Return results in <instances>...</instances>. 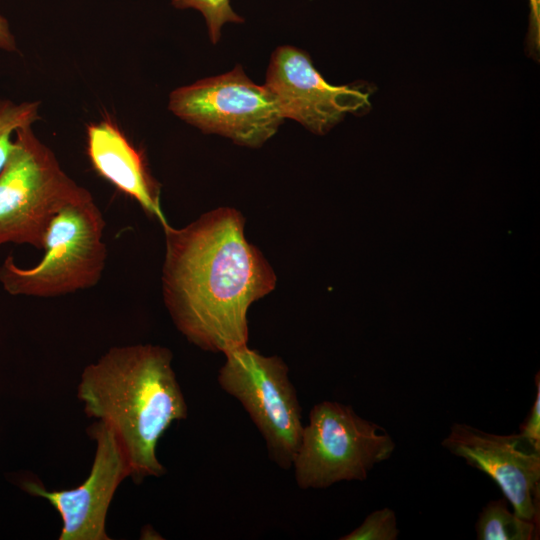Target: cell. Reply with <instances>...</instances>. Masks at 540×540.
<instances>
[{
    "label": "cell",
    "instance_id": "6da1fadb",
    "mask_svg": "<svg viewBox=\"0 0 540 540\" xmlns=\"http://www.w3.org/2000/svg\"><path fill=\"white\" fill-rule=\"evenodd\" d=\"M239 211L220 207L183 228L165 227L164 303L177 329L205 351L247 345L250 305L269 294L276 275L244 235Z\"/></svg>",
    "mask_w": 540,
    "mask_h": 540
},
{
    "label": "cell",
    "instance_id": "7a4b0ae2",
    "mask_svg": "<svg viewBox=\"0 0 540 540\" xmlns=\"http://www.w3.org/2000/svg\"><path fill=\"white\" fill-rule=\"evenodd\" d=\"M172 358L159 345L115 346L81 373L77 397L84 412L112 432L136 483L165 474L158 441L188 415Z\"/></svg>",
    "mask_w": 540,
    "mask_h": 540
},
{
    "label": "cell",
    "instance_id": "3957f363",
    "mask_svg": "<svg viewBox=\"0 0 540 540\" xmlns=\"http://www.w3.org/2000/svg\"><path fill=\"white\" fill-rule=\"evenodd\" d=\"M105 220L93 196L67 204L51 221L42 259L18 266L12 255L0 265V284L10 295L51 298L94 287L101 279L107 246Z\"/></svg>",
    "mask_w": 540,
    "mask_h": 540
},
{
    "label": "cell",
    "instance_id": "277c9868",
    "mask_svg": "<svg viewBox=\"0 0 540 540\" xmlns=\"http://www.w3.org/2000/svg\"><path fill=\"white\" fill-rule=\"evenodd\" d=\"M91 196L63 171L31 126L18 129L0 170V246L13 243L43 249L57 213Z\"/></svg>",
    "mask_w": 540,
    "mask_h": 540
},
{
    "label": "cell",
    "instance_id": "5b68a950",
    "mask_svg": "<svg viewBox=\"0 0 540 540\" xmlns=\"http://www.w3.org/2000/svg\"><path fill=\"white\" fill-rule=\"evenodd\" d=\"M395 449L378 424L359 416L351 406L322 401L303 426L292 466L301 489H324L341 481H363L371 469Z\"/></svg>",
    "mask_w": 540,
    "mask_h": 540
},
{
    "label": "cell",
    "instance_id": "8992f818",
    "mask_svg": "<svg viewBox=\"0 0 540 540\" xmlns=\"http://www.w3.org/2000/svg\"><path fill=\"white\" fill-rule=\"evenodd\" d=\"M224 355L220 387L242 404L261 433L269 458L289 469L304 425L287 365L280 357L262 355L247 345Z\"/></svg>",
    "mask_w": 540,
    "mask_h": 540
},
{
    "label": "cell",
    "instance_id": "52a82bcc",
    "mask_svg": "<svg viewBox=\"0 0 540 540\" xmlns=\"http://www.w3.org/2000/svg\"><path fill=\"white\" fill-rule=\"evenodd\" d=\"M168 107L203 132L248 147L261 146L285 119L274 95L252 82L240 66L174 90Z\"/></svg>",
    "mask_w": 540,
    "mask_h": 540
},
{
    "label": "cell",
    "instance_id": "ba28073f",
    "mask_svg": "<svg viewBox=\"0 0 540 540\" xmlns=\"http://www.w3.org/2000/svg\"><path fill=\"white\" fill-rule=\"evenodd\" d=\"M265 86L276 98L284 118L318 135L329 132L347 114H361L371 107L368 88L327 83L309 55L292 46H281L273 52Z\"/></svg>",
    "mask_w": 540,
    "mask_h": 540
},
{
    "label": "cell",
    "instance_id": "9c48e42d",
    "mask_svg": "<svg viewBox=\"0 0 540 540\" xmlns=\"http://www.w3.org/2000/svg\"><path fill=\"white\" fill-rule=\"evenodd\" d=\"M442 446L491 478L520 518L538 525L540 446L518 434L498 435L468 424L451 426Z\"/></svg>",
    "mask_w": 540,
    "mask_h": 540
},
{
    "label": "cell",
    "instance_id": "30bf717a",
    "mask_svg": "<svg viewBox=\"0 0 540 540\" xmlns=\"http://www.w3.org/2000/svg\"><path fill=\"white\" fill-rule=\"evenodd\" d=\"M96 443L90 473L84 482L69 490L48 491L36 482L24 488L45 498L60 514L59 540H110L106 532L109 506L120 483L129 477V469L112 432L96 421L88 428Z\"/></svg>",
    "mask_w": 540,
    "mask_h": 540
},
{
    "label": "cell",
    "instance_id": "8fae6325",
    "mask_svg": "<svg viewBox=\"0 0 540 540\" xmlns=\"http://www.w3.org/2000/svg\"><path fill=\"white\" fill-rule=\"evenodd\" d=\"M87 153L99 175L134 199L163 229L169 225L161 209L159 184L115 124L104 120L87 127Z\"/></svg>",
    "mask_w": 540,
    "mask_h": 540
},
{
    "label": "cell",
    "instance_id": "7c38bea8",
    "mask_svg": "<svg viewBox=\"0 0 540 540\" xmlns=\"http://www.w3.org/2000/svg\"><path fill=\"white\" fill-rule=\"evenodd\" d=\"M537 528L535 523L509 511L504 499L488 502L476 524L479 540H531Z\"/></svg>",
    "mask_w": 540,
    "mask_h": 540
},
{
    "label": "cell",
    "instance_id": "4fadbf2b",
    "mask_svg": "<svg viewBox=\"0 0 540 540\" xmlns=\"http://www.w3.org/2000/svg\"><path fill=\"white\" fill-rule=\"evenodd\" d=\"M40 102L15 103L0 99V170L13 147L15 132L39 119Z\"/></svg>",
    "mask_w": 540,
    "mask_h": 540
},
{
    "label": "cell",
    "instance_id": "5bb4252c",
    "mask_svg": "<svg viewBox=\"0 0 540 540\" xmlns=\"http://www.w3.org/2000/svg\"><path fill=\"white\" fill-rule=\"evenodd\" d=\"M172 5L178 9L192 8L201 12L213 44L219 40L221 28L225 23L244 21L232 9L230 0H172Z\"/></svg>",
    "mask_w": 540,
    "mask_h": 540
},
{
    "label": "cell",
    "instance_id": "9a60e30c",
    "mask_svg": "<svg viewBox=\"0 0 540 540\" xmlns=\"http://www.w3.org/2000/svg\"><path fill=\"white\" fill-rule=\"evenodd\" d=\"M399 530L393 510L383 508L370 513L363 523L341 540H395Z\"/></svg>",
    "mask_w": 540,
    "mask_h": 540
},
{
    "label": "cell",
    "instance_id": "2e32d148",
    "mask_svg": "<svg viewBox=\"0 0 540 540\" xmlns=\"http://www.w3.org/2000/svg\"><path fill=\"white\" fill-rule=\"evenodd\" d=\"M530 15L527 34V52L534 60H539L540 48V0H529Z\"/></svg>",
    "mask_w": 540,
    "mask_h": 540
},
{
    "label": "cell",
    "instance_id": "e0dca14e",
    "mask_svg": "<svg viewBox=\"0 0 540 540\" xmlns=\"http://www.w3.org/2000/svg\"><path fill=\"white\" fill-rule=\"evenodd\" d=\"M536 397L527 420L520 425V433L540 446V377H535Z\"/></svg>",
    "mask_w": 540,
    "mask_h": 540
},
{
    "label": "cell",
    "instance_id": "ac0fdd59",
    "mask_svg": "<svg viewBox=\"0 0 540 540\" xmlns=\"http://www.w3.org/2000/svg\"><path fill=\"white\" fill-rule=\"evenodd\" d=\"M0 49L9 52L16 50V43L9 30L8 22L2 16H0Z\"/></svg>",
    "mask_w": 540,
    "mask_h": 540
}]
</instances>
